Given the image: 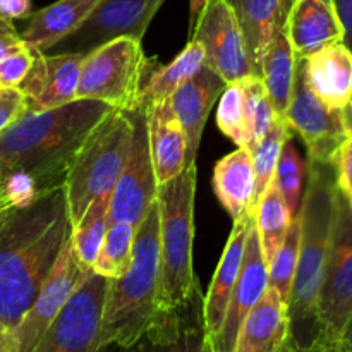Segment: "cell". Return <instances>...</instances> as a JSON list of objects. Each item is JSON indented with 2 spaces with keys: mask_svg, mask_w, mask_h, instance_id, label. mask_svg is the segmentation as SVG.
<instances>
[{
  "mask_svg": "<svg viewBox=\"0 0 352 352\" xmlns=\"http://www.w3.org/2000/svg\"><path fill=\"white\" fill-rule=\"evenodd\" d=\"M280 352H294V349H292V347H291V346H289V344H287V346H285V347H284V349H282Z\"/></svg>",
  "mask_w": 352,
  "mask_h": 352,
  "instance_id": "681fc988",
  "label": "cell"
},
{
  "mask_svg": "<svg viewBox=\"0 0 352 352\" xmlns=\"http://www.w3.org/2000/svg\"><path fill=\"white\" fill-rule=\"evenodd\" d=\"M192 40L203 47L205 64L227 85L248 76H258L243 30L226 0L206 2L195 21Z\"/></svg>",
  "mask_w": 352,
  "mask_h": 352,
  "instance_id": "7c38bea8",
  "label": "cell"
},
{
  "mask_svg": "<svg viewBox=\"0 0 352 352\" xmlns=\"http://www.w3.org/2000/svg\"><path fill=\"white\" fill-rule=\"evenodd\" d=\"M292 133L299 134L308 148V162L332 164L340 144L347 140L342 110L330 109L306 85L298 58L294 88L284 116Z\"/></svg>",
  "mask_w": 352,
  "mask_h": 352,
  "instance_id": "4fadbf2b",
  "label": "cell"
},
{
  "mask_svg": "<svg viewBox=\"0 0 352 352\" xmlns=\"http://www.w3.org/2000/svg\"><path fill=\"white\" fill-rule=\"evenodd\" d=\"M213 189L234 222L254 215V172L248 148H237L217 162Z\"/></svg>",
  "mask_w": 352,
  "mask_h": 352,
  "instance_id": "484cf974",
  "label": "cell"
},
{
  "mask_svg": "<svg viewBox=\"0 0 352 352\" xmlns=\"http://www.w3.org/2000/svg\"><path fill=\"white\" fill-rule=\"evenodd\" d=\"M206 2H208V0H191V24H195L196 17L201 12L203 7L206 6Z\"/></svg>",
  "mask_w": 352,
  "mask_h": 352,
  "instance_id": "f6af8a7d",
  "label": "cell"
},
{
  "mask_svg": "<svg viewBox=\"0 0 352 352\" xmlns=\"http://www.w3.org/2000/svg\"><path fill=\"white\" fill-rule=\"evenodd\" d=\"M129 113L133 140L122 174L110 196L109 222H127L138 227L157 199L158 182L150 153L146 105L138 103Z\"/></svg>",
  "mask_w": 352,
  "mask_h": 352,
  "instance_id": "30bf717a",
  "label": "cell"
},
{
  "mask_svg": "<svg viewBox=\"0 0 352 352\" xmlns=\"http://www.w3.org/2000/svg\"><path fill=\"white\" fill-rule=\"evenodd\" d=\"M306 85L330 109L342 110L352 93V52L344 41L299 58Z\"/></svg>",
  "mask_w": 352,
  "mask_h": 352,
  "instance_id": "ffe728a7",
  "label": "cell"
},
{
  "mask_svg": "<svg viewBox=\"0 0 352 352\" xmlns=\"http://www.w3.org/2000/svg\"><path fill=\"white\" fill-rule=\"evenodd\" d=\"M342 339L346 340L347 344H349V347L352 349V315L349 318V322H347L346 329H344V333H342Z\"/></svg>",
  "mask_w": 352,
  "mask_h": 352,
  "instance_id": "bcb514c9",
  "label": "cell"
},
{
  "mask_svg": "<svg viewBox=\"0 0 352 352\" xmlns=\"http://www.w3.org/2000/svg\"><path fill=\"white\" fill-rule=\"evenodd\" d=\"M226 2L236 14L250 50L251 62L260 76L261 60L277 34L285 31L294 0H226Z\"/></svg>",
  "mask_w": 352,
  "mask_h": 352,
  "instance_id": "603a6c76",
  "label": "cell"
},
{
  "mask_svg": "<svg viewBox=\"0 0 352 352\" xmlns=\"http://www.w3.org/2000/svg\"><path fill=\"white\" fill-rule=\"evenodd\" d=\"M116 349H117L116 346H107V347H103L102 352H116Z\"/></svg>",
  "mask_w": 352,
  "mask_h": 352,
  "instance_id": "c3c4849f",
  "label": "cell"
},
{
  "mask_svg": "<svg viewBox=\"0 0 352 352\" xmlns=\"http://www.w3.org/2000/svg\"><path fill=\"white\" fill-rule=\"evenodd\" d=\"M150 74L141 41L117 38L86 55L76 95L78 100H98L112 109L131 110Z\"/></svg>",
  "mask_w": 352,
  "mask_h": 352,
  "instance_id": "52a82bcc",
  "label": "cell"
},
{
  "mask_svg": "<svg viewBox=\"0 0 352 352\" xmlns=\"http://www.w3.org/2000/svg\"><path fill=\"white\" fill-rule=\"evenodd\" d=\"M196 165L158 186L160 212V275L158 313L184 301L198 278L192 270Z\"/></svg>",
  "mask_w": 352,
  "mask_h": 352,
  "instance_id": "5b68a950",
  "label": "cell"
},
{
  "mask_svg": "<svg viewBox=\"0 0 352 352\" xmlns=\"http://www.w3.org/2000/svg\"><path fill=\"white\" fill-rule=\"evenodd\" d=\"M285 34L296 58H306L327 45L344 41V28L333 0H294Z\"/></svg>",
  "mask_w": 352,
  "mask_h": 352,
  "instance_id": "d6986e66",
  "label": "cell"
},
{
  "mask_svg": "<svg viewBox=\"0 0 352 352\" xmlns=\"http://www.w3.org/2000/svg\"><path fill=\"white\" fill-rule=\"evenodd\" d=\"M268 285V267L261 253L260 239L254 217L251 220L250 232H248L246 248H244L243 265H241L239 277L230 292L229 305L219 333L212 339L213 352H234L237 332L243 325L248 313L260 301L265 289Z\"/></svg>",
  "mask_w": 352,
  "mask_h": 352,
  "instance_id": "e0dca14e",
  "label": "cell"
},
{
  "mask_svg": "<svg viewBox=\"0 0 352 352\" xmlns=\"http://www.w3.org/2000/svg\"><path fill=\"white\" fill-rule=\"evenodd\" d=\"M131 140L129 110L113 109L89 131L64 184L72 226L85 215L93 199L112 195L129 157Z\"/></svg>",
  "mask_w": 352,
  "mask_h": 352,
  "instance_id": "8992f818",
  "label": "cell"
},
{
  "mask_svg": "<svg viewBox=\"0 0 352 352\" xmlns=\"http://www.w3.org/2000/svg\"><path fill=\"white\" fill-rule=\"evenodd\" d=\"M71 230L64 188L0 217V325L16 330Z\"/></svg>",
  "mask_w": 352,
  "mask_h": 352,
  "instance_id": "6da1fadb",
  "label": "cell"
},
{
  "mask_svg": "<svg viewBox=\"0 0 352 352\" xmlns=\"http://www.w3.org/2000/svg\"><path fill=\"white\" fill-rule=\"evenodd\" d=\"M333 3L344 28V43L352 52V0H333Z\"/></svg>",
  "mask_w": 352,
  "mask_h": 352,
  "instance_id": "b9f144b4",
  "label": "cell"
},
{
  "mask_svg": "<svg viewBox=\"0 0 352 352\" xmlns=\"http://www.w3.org/2000/svg\"><path fill=\"white\" fill-rule=\"evenodd\" d=\"M116 352H213L199 282L184 301L158 313L150 329L133 346L117 347Z\"/></svg>",
  "mask_w": 352,
  "mask_h": 352,
  "instance_id": "5bb4252c",
  "label": "cell"
},
{
  "mask_svg": "<svg viewBox=\"0 0 352 352\" xmlns=\"http://www.w3.org/2000/svg\"><path fill=\"white\" fill-rule=\"evenodd\" d=\"M253 217L254 215H250L248 219L234 222L232 232H230L219 267H217L215 275H213L212 284H210L208 292L205 296V320L210 339H213L219 333L220 327H222L230 292H232L237 277H239L244 248H246L248 232H250Z\"/></svg>",
  "mask_w": 352,
  "mask_h": 352,
  "instance_id": "cb8c5ba5",
  "label": "cell"
},
{
  "mask_svg": "<svg viewBox=\"0 0 352 352\" xmlns=\"http://www.w3.org/2000/svg\"><path fill=\"white\" fill-rule=\"evenodd\" d=\"M217 124L220 131L239 148H248L246 109H244L243 79L229 82L220 95Z\"/></svg>",
  "mask_w": 352,
  "mask_h": 352,
  "instance_id": "e575fe53",
  "label": "cell"
},
{
  "mask_svg": "<svg viewBox=\"0 0 352 352\" xmlns=\"http://www.w3.org/2000/svg\"><path fill=\"white\" fill-rule=\"evenodd\" d=\"M136 226L127 222H109L105 239L98 251L93 272L105 278H117L124 275L133 261Z\"/></svg>",
  "mask_w": 352,
  "mask_h": 352,
  "instance_id": "4dcf8cb0",
  "label": "cell"
},
{
  "mask_svg": "<svg viewBox=\"0 0 352 352\" xmlns=\"http://www.w3.org/2000/svg\"><path fill=\"white\" fill-rule=\"evenodd\" d=\"M205 64V52L196 40H191L184 47V50L170 62V64L158 67L157 71L148 76L146 82L141 88L138 103L151 107L162 100L170 98L172 93L188 81L189 78L199 71Z\"/></svg>",
  "mask_w": 352,
  "mask_h": 352,
  "instance_id": "83f0119b",
  "label": "cell"
},
{
  "mask_svg": "<svg viewBox=\"0 0 352 352\" xmlns=\"http://www.w3.org/2000/svg\"><path fill=\"white\" fill-rule=\"evenodd\" d=\"M100 2L102 0H57L28 17V26L21 38L24 43L45 54L81 28Z\"/></svg>",
  "mask_w": 352,
  "mask_h": 352,
  "instance_id": "d4e9b609",
  "label": "cell"
},
{
  "mask_svg": "<svg viewBox=\"0 0 352 352\" xmlns=\"http://www.w3.org/2000/svg\"><path fill=\"white\" fill-rule=\"evenodd\" d=\"M287 344V302L272 285H267L237 332L234 352H280Z\"/></svg>",
  "mask_w": 352,
  "mask_h": 352,
  "instance_id": "44dd1931",
  "label": "cell"
},
{
  "mask_svg": "<svg viewBox=\"0 0 352 352\" xmlns=\"http://www.w3.org/2000/svg\"><path fill=\"white\" fill-rule=\"evenodd\" d=\"M31 14V0H0V19H28Z\"/></svg>",
  "mask_w": 352,
  "mask_h": 352,
  "instance_id": "ab89813d",
  "label": "cell"
},
{
  "mask_svg": "<svg viewBox=\"0 0 352 352\" xmlns=\"http://www.w3.org/2000/svg\"><path fill=\"white\" fill-rule=\"evenodd\" d=\"M0 352H19L16 336L3 325H0Z\"/></svg>",
  "mask_w": 352,
  "mask_h": 352,
  "instance_id": "7bdbcfd3",
  "label": "cell"
},
{
  "mask_svg": "<svg viewBox=\"0 0 352 352\" xmlns=\"http://www.w3.org/2000/svg\"><path fill=\"white\" fill-rule=\"evenodd\" d=\"M296 69H298V58L289 43L287 34L285 31H282L268 47L260 69V76L265 82L268 98L272 100L275 112L282 119L287 112L289 102H291Z\"/></svg>",
  "mask_w": 352,
  "mask_h": 352,
  "instance_id": "4316f807",
  "label": "cell"
},
{
  "mask_svg": "<svg viewBox=\"0 0 352 352\" xmlns=\"http://www.w3.org/2000/svg\"><path fill=\"white\" fill-rule=\"evenodd\" d=\"M227 82L203 64L192 78L182 82L170 96V105L186 134V167L196 165L203 129Z\"/></svg>",
  "mask_w": 352,
  "mask_h": 352,
  "instance_id": "ac0fdd59",
  "label": "cell"
},
{
  "mask_svg": "<svg viewBox=\"0 0 352 352\" xmlns=\"http://www.w3.org/2000/svg\"><path fill=\"white\" fill-rule=\"evenodd\" d=\"M0 184H2V170H0ZM9 212H12V208L7 205L6 199H3L2 195H0V217H3L6 213H9Z\"/></svg>",
  "mask_w": 352,
  "mask_h": 352,
  "instance_id": "7dc6e473",
  "label": "cell"
},
{
  "mask_svg": "<svg viewBox=\"0 0 352 352\" xmlns=\"http://www.w3.org/2000/svg\"><path fill=\"white\" fill-rule=\"evenodd\" d=\"M28 112V102L19 88H0V133Z\"/></svg>",
  "mask_w": 352,
  "mask_h": 352,
  "instance_id": "74e56055",
  "label": "cell"
},
{
  "mask_svg": "<svg viewBox=\"0 0 352 352\" xmlns=\"http://www.w3.org/2000/svg\"><path fill=\"white\" fill-rule=\"evenodd\" d=\"M306 177H308V162H305L302 155L299 153L291 134L282 146L274 184L284 196L285 203H287L289 210L294 217L298 215L299 208H301Z\"/></svg>",
  "mask_w": 352,
  "mask_h": 352,
  "instance_id": "d6a6232c",
  "label": "cell"
},
{
  "mask_svg": "<svg viewBox=\"0 0 352 352\" xmlns=\"http://www.w3.org/2000/svg\"><path fill=\"white\" fill-rule=\"evenodd\" d=\"M93 274L91 268L85 267L72 250L71 237L65 241L54 270L50 272L33 305L26 311L24 318L14 330L19 352H31L45 330L52 325L65 302L81 287L82 282Z\"/></svg>",
  "mask_w": 352,
  "mask_h": 352,
  "instance_id": "9a60e30c",
  "label": "cell"
},
{
  "mask_svg": "<svg viewBox=\"0 0 352 352\" xmlns=\"http://www.w3.org/2000/svg\"><path fill=\"white\" fill-rule=\"evenodd\" d=\"M110 196L112 195L93 199L85 215L72 226L71 230V244L74 254L85 267L91 268V270L103 239H105L107 227H109Z\"/></svg>",
  "mask_w": 352,
  "mask_h": 352,
  "instance_id": "f546056e",
  "label": "cell"
},
{
  "mask_svg": "<svg viewBox=\"0 0 352 352\" xmlns=\"http://www.w3.org/2000/svg\"><path fill=\"white\" fill-rule=\"evenodd\" d=\"M112 110L98 100H74L41 112L28 110L0 133V170L28 172L41 195L64 188L82 141Z\"/></svg>",
  "mask_w": 352,
  "mask_h": 352,
  "instance_id": "7a4b0ae2",
  "label": "cell"
},
{
  "mask_svg": "<svg viewBox=\"0 0 352 352\" xmlns=\"http://www.w3.org/2000/svg\"><path fill=\"white\" fill-rule=\"evenodd\" d=\"M294 352H352V349L344 339L318 337L309 347H306V349H294Z\"/></svg>",
  "mask_w": 352,
  "mask_h": 352,
  "instance_id": "60d3db41",
  "label": "cell"
},
{
  "mask_svg": "<svg viewBox=\"0 0 352 352\" xmlns=\"http://www.w3.org/2000/svg\"><path fill=\"white\" fill-rule=\"evenodd\" d=\"M165 0H102L72 34L45 54H85L122 36L143 40Z\"/></svg>",
  "mask_w": 352,
  "mask_h": 352,
  "instance_id": "8fae6325",
  "label": "cell"
},
{
  "mask_svg": "<svg viewBox=\"0 0 352 352\" xmlns=\"http://www.w3.org/2000/svg\"><path fill=\"white\" fill-rule=\"evenodd\" d=\"M342 120H344V127H346L347 136H352V93H351V98L347 100L346 107L342 109Z\"/></svg>",
  "mask_w": 352,
  "mask_h": 352,
  "instance_id": "ee69618b",
  "label": "cell"
},
{
  "mask_svg": "<svg viewBox=\"0 0 352 352\" xmlns=\"http://www.w3.org/2000/svg\"><path fill=\"white\" fill-rule=\"evenodd\" d=\"M299 239H301V219L299 215H296L292 220L291 230L285 236L282 246L278 248L274 260L268 265V285H272L285 302L289 301L296 268H298Z\"/></svg>",
  "mask_w": 352,
  "mask_h": 352,
  "instance_id": "836d02e7",
  "label": "cell"
},
{
  "mask_svg": "<svg viewBox=\"0 0 352 352\" xmlns=\"http://www.w3.org/2000/svg\"><path fill=\"white\" fill-rule=\"evenodd\" d=\"M85 58V54H43L34 48L31 69L17 86L26 96L28 110L41 112L78 100Z\"/></svg>",
  "mask_w": 352,
  "mask_h": 352,
  "instance_id": "2e32d148",
  "label": "cell"
},
{
  "mask_svg": "<svg viewBox=\"0 0 352 352\" xmlns=\"http://www.w3.org/2000/svg\"><path fill=\"white\" fill-rule=\"evenodd\" d=\"M160 212L155 199L136 227L133 261L124 275L109 278L103 302L100 346L129 347L158 315Z\"/></svg>",
  "mask_w": 352,
  "mask_h": 352,
  "instance_id": "277c9868",
  "label": "cell"
},
{
  "mask_svg": "<svg viewBox=\"0 0 352 352\" xmlns=\"http://www.w3.org/2000/svg\"><path fill=\"white\" fill-rule=\"evenodd\" d=\"M336 174L332 164L308 162L299 219V260L287 301L289 346L306 349L320 337L318 296L333 220Z\"/></svg>",
  "mask_w": 352,
  "mask_h": 352,
  "instance_id": "3957f363",
  "label": "cell"
},
{
  "mask_svg": "<svg viewBox=\"0 0 352 352\" xmlns=\"http://www.w3.org/2000/svg\"><path fill=\"white\" fill-rule=\"evenodd\" d=\"M109 278L93 272L31 352H102L100 329Z\"/></svg>",
  "mask_w": 352,
  "mask_h": 352,
  "instance_id": "9c48e42d",
  "label": "cell"
},
{
  "mask_svg": "<svg viewBox=\"0 0 352 352\" xmlns=\"http://www.w3.org/2000/svg\"><path fill=\"white\" fill-rule=\"evenodd\" d=\"M148 140L158 186L177 177L186 168V134L170 105V98L146 107Z\"/></svg>",
  "mask_w": 352,
  "mask_h": 352,
  "instance_id": "7402d4cb",
  "label": "cell"
},
{
  "mask_svg": "<svg viewBox=\"0 0 352 352\" xmlns=\"http://www.w3.org/2000/svg\"><path fill=\"white\" fill-rule=\"evenodd\" d=\"M332 167L337 189L352 208V136L340 144L332 160Z\"/></svg>",
  "mask_w": 352,
  "mask_h": 352,
  "instance_id": "8d00e7d4",
  "label": "cell"
},
{
  "mask_svg": "<svg viewBox=\"0 0 352 352\" xmlns=\"http://www.w3.org/2000/svg\"><path fill=\"white\" fill-rule=\"evenodd\" d=\"M34 57V48L24 43L0 62V88H17L26 78Z\"/></svg>",
  "mask_w": 352,
  "mask_h": 352,
  "instance_id": "d590c367",
  "label": "cell"
},
{
  "mask_svg": "<svg viewBox=\"0 0 352 352\" xmlns=\"http://www.w3.org/2000/svg\"><path fill=\"white\" fill-rule=\"evenodd\" d=\"M352 315V208L336 186L333 220L318 296L320 337L342 339Z\"/></svg>",
  "mask_w": 352,
  "mask_h": 352,
  "instance_id": "ba28073f",
  "label": "cell"
},
{
  "mask_svg": "<svg viewBox=\"0 0 352 352\" xmlns=\"http://www.w3.org/2000/svg\"><path fill=\"white\" fill-rule=\"evenodd\" d=\"M294 215L289 210L284 196L272 182L267 191L258 201L254 210V222H256L258 239H260L261 253H263L267 267L274 256L277 254L278 248L284 243L285 236L289 234Z\"/></svg>",
  "mask_w": 352,
  "mask_h": 352,
  "instance_id": "f1b7e54d",
  "label": "cell"
},
{
  "mask_svg": "<svg viewBox=\"0 0 352 352\" xmlns=\"http://www.w3.org/2000/svg\"><path fill=\"white\" fill-rule=\"evenodd\" d=\"M292 134L291 127L287 126L285 119L278 117L272 129L268 131L267 136L250 151L251 160H253L254 172V199H253V212L256 210L258 201L267 191L268 186L274 182L275 170H277L278 157H280L282 146L285 140Z\"/></svg>",
  "mask_w": 352,
  "mask_h": 352,
  "instance_id": "1f68e13d",
  "label": "cell"
},
{
  "mask_svg": "<svg viewBox=\"0 0 352 352\" xmlns=\"http://www.w3.org/2000/svg\"><path fill=\"white\" fill-rule=\"evenodd\" d=\"M24 45L21 33L14 28L12 21L0 19V62Z\"/></svg>",
  "mask_w": 352,
  "mask_h": 352,
  "instance_id": "f35d334b",
  "label": "cell"
}]
</instances>
